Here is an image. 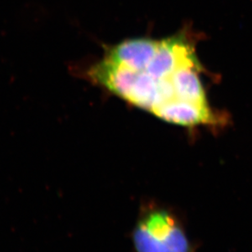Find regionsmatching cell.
<instances>
[{
    "label": "cell",
    "instance_id": "cell-1",
    "mask_svg": "<svg viewBox=\"0 0 252 252\" xmlns=\"http://www.w3.org/2000/svg\"><path fill=\"white\" fill-rule=\"evenodd\" d=\"M198 40L199 34L185 25L162 39L134 37L104 47L100 59L70 63L68 69L170 124L222 130L232 124L231 116L209 102Z\"/></svg>",
    "mask_w": 252,
    "mask_h": 252
},
{
    "label": "cell",
    "instance_id": "cell-2",
    "mask_svg": "<svg viewBox=\"0 0 252 252\" xmlns=\"http://www.w3.org/2000/svg\"><path fill=\"white\" fill-rule=\"evenodd\" d=\"M131 242L134 252H196L181 212L155 199L141 202Z\"/></svg>",
    "mask_w": 252,
    "mask_h": 252
}]
</instances>
